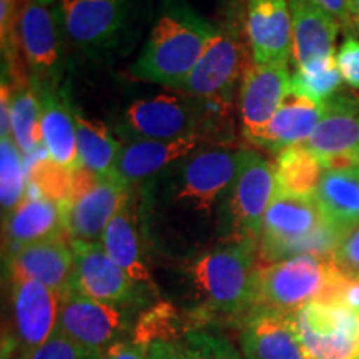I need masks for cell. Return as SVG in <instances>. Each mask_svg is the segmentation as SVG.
<instances>
[{
  "label": "cell",
  "mask_w": 359,
  "mask_h": 359,
  "mask_svg": "<svg viewBox=\"0 0 359 359\" xmlns=\"http://www.w3.org/2000/svg\"><path fill=\"white\" fill-rule=\"evenodd\" d=\"M259 246L255 240H224L198 251L183 266L193 327L240 321L257 303Z\"/></svg>",
  "instance_id": "obj_1"
},
{
  "label": "cell",
  "mask_w": 359,
  "mask_h": 359,
  "mask_svg": "<svg viewBox=\"0 0 359 359\" xmlns=\"http://www.w3.org/2000/svg\"><path fill=\"white\" fill-rule=\"evenodd\" d=\"M218 34L187 0H163L132 77L178 90Z\"/></svg>",
  "instance_id": "obj_2"
},
{
  "label": "cell",
  "mask_w": 359,
  "mask_h": 359,
  "mask_svg": "<svg viewBox=\"0 0 359 359\" xmlns=\"http://www.w3.org/2000/svg\"><path fill=\"white\" fill-rule=\"evenodd\" d=\"M245 154L241 148H205L183 160L170 191L168 208L180 213L172 238L200 241L212 226L215 212H218L219 226V208L238 177Z\"/></svg>",
  "instance_id": "obj_3"
},
{
  "label": "cell",
  "mask_w": 359,
  "mask_h": 359,
  "mask_svg": "<svg viewBox=\"0 0 359 359\" xmlns=\"http://www.w3.org/2000/svg\"><path fill=\"white\" fill-rule=\"evenodd\" d=\"M231 103L201 100L183 92H167L135 100L120 116L116 132L127 142L175 140L201 133L212 137L222 130Z\"/></svg>",
  "instance_id": "obj_4"
},
{
  "label": "cell",
  "mask_w": 359,
  "mask_h": 359,
  "mask_svg": "<svg viewBox=\"0 0 359 359\" xmlns=\"http://www.w3.org/2000/svg\"><path fill=\"white\" fill-rule=\"evenodd\" d=\"M339 233L323 217L314 196L276 190L259 233V263H276L298 255L331 257Z\"/></svg>",
  "instance_id": "obj_5"
},
{
  "label": "cell",
  "mask_w": 359,
  "mask_h": 359,
  "mask_svg": "<svg viewBox=\"0 0 359 359\" xmlns=\"http://www.w3.org/2000/svg\"><path fill=\"white\" fill-rule=\"evenodd\" d=\"M344 280L331 257L298 255L259 264L255 308L293 313L318 299L334 302Z\"/></svg>",
  "instance_id": "obj_6"
},
{
  "label": "cell",
  "mask_w": 359,
  "mask_h": 359,
  "mask_svg": "<svg viewBox=\"0 0 359 359\" xmlns=\"http://www.w3.org/2000/svg\"><path fill=\"white\" fill-rule=\"evenodd\" d=\"M275 163L246 150L240 172L219 208V241H259L264 213L276 195Z\"/></svg>",
  "instance_id": "obj_7"
},
{
  "label": "cell",
  "mask_w": 359,
  "mask_h": 359,
  "mask_svg": "<svg viewBox=\"0 0 359 359\" xmlns=\"http://www.w3.org/2000/svg\"><path fill=\"white\" fill-rule=\"evenodd\" d=\"M53 11L62 34L88 55H102L127 35L137 0H57Z\"/></svg>",
  "instance_id": "obj_8"
},
{
  "label": "cell",
  "mask_w": 359,
  "mask_h": 359,
  "mask_svg": "<svg viewBox=\"0 0 359 359\" xmlns=\"http://www.w3.org/2000/svg\"><path fill=\"white\" fill-rule=\"evenodd\" d=\"M143 309L97 302L69 290L60 296L58 330L75 343L103 353L116 341L132 338Z\"/></svg>",
  "instance_id": "obj_9"
},
{
  "label": "cell",
  "mask_w": 359,
  "mask_h": 359,
  "mask_svg": "<svg viewBox=\"0 0 359 359\" xmlns=\"http://www.w3.org/2000/svg\"><path fill=\"white\" fill-rule=\"evenodd\" d=\"M306 359H358L359 313L336 302H311L293 311Z\"/></svg>",
  "instance_id": "obj_10"
},
{
  "label": "cell",
  "mask_w": 359,
  "mask_h": 359,
  "mask_svg": "<svg viewBox=\"0 0 359 359\" xmlns=\"http://www.w3.org/2000/svg\"><path fill=\"white\" fill-rule=\"evenodd\" d=\"M75 255L74 276L70 290L97 299L122 306L148 308L154 304V293L135 283L122 268L109 257L102 243L72 240Z\"/></svg>",
  "instance_id": "obj_11"
},
{
  "label": "cell",
  "mask_w": 359,
  "mask_h": 359,
  "mask_svg": "<svg viewBox=\"0 0 359 359\" xmlns=\"http://www.w3.org/2000/svg\"><path fill=\"white\" fill-rule=\"evenodd\" d=\"M245 42L233 29H218V34L178 92L210 102L231 103L236 85L248 70Z\"/></svg>",
  "instance_id": "obj_12"
},
{
  "label": "cell",
  "mask_w": 359,
  "mask_h": 359,
  "mask_svg": "<svg viewBox=\"0 0 359 359\" xmlns=\"http://www.w3.org/2000/svg\"><path fill=\"white\" fill-rule=\"evenodd\" d=\"M22 58L37 90L60 87L62 29L55 11L37 0H27L17 20Z\"/></svg>",
  "instance_id": "obj_13"
},
{
  "label": "cell",
  "mask_w": 359,
  "mask_h": 359,
  "mask_svg": "<svg viewBox=\"0 0 359 359\" xmlns=\"http://www.w3.org/2000/svg\"><path fill=\"white\" fill-rule=\"evenodd\" d=\"M11 333L22 348L32 353L58 331L60 294L43 283L22 275H11Z\"/></svg>",
  "instance_id": "obj_14"
},
{
  "label": "cell",
  "mask_w": 359,
  "mask_h": 359,
  "mask_svg": "<svg viewBox=\"0 0 359 359\" xmlns=\"http://www.w3.org/2000/svg\"><path fill=\"white\" fill-rule=\"evenodd\" d=\"M326 168L359 165V97L334 95L304 143Z\"/></svg>",
  "instance_id": "obj_15"
},
{
  "label": "cell",
  "mask_w": 359,
  "mask_h": 359,
  "mask_svg": "<svg viewBox=\"0 0 359 359\" xmlns=\"http://www.w3.org/2000/svg\"><path fill=\"white\" fill-rule=\"evenodd\" d=\"M288 64H251L240 92V111L245 138L257 143L264 128L290 93Z\"/></svg>",
  "instance_id": "obj_16"
},
{
  "label": "cell",
  "mask_w": 359,
  "mask_h": 359,
  "mask_svg": "<svg viewBox=\"0 0 359 359\" xmlns=\"http://www.w3.org/2000/svg\"><path fill=\"white\" fill-rule=\"evenodd\" d=\"M132 196V187L116 175L98 178L95 185L72 198L64 206L65 230L72 240L102 243L103 233Z\"/></svg>",
  "instance_id": "obj_17"
},
{
  "label": "cell",
  "mask_w": 359,
  "mask_h": 359,
  "mask_svg": "<svg viewBox=\"0 0 359 359\" xmlns=\"http://www.w3.org/2000/svg\"><path fill=\"white\" fill-rule=\"evenodd\" d=\"M236 325L245 359H306L293 313L253 308Z\"/></svg>",
  "instance_id": "obj_18"
},
{
  "label": "cell",
  "mask_w": 359,
  "mask_h": 359,
  "mask_svg": "<svg viewBox=\"0 0 359 359\" xmlns=\"http://www.w3.org/2000/svg\"><path fill=\"white\" fill-rule=\"evenodd\" d=\"M246 39L255 64H288L293 55L290 0H246Z\"/></svg>",
  "instance_id": "obj_19"
},
{
  "label": "cell",
  "mask_w": 359,
  "mask_h": 359,
  "mask_svg": "<svg viewBox=\"0 0 359 359\" xmlns=\"http://www.w3.org/2000/svg\"><path fill=\"white\" fill-rule=\"evenodd\" d=\"M208 140L206 135L193 133L175 140L128 142L116 160L115 175L130 187L148 182L170 165L188 158Z\"/></svg>",
  "instance_id": "obj_20"
},
{
  "label": "cell",
  "mask_w": 359,
  "mask_h": 359,
  "mask_svg": "<svg viewBox=\"0 0 359 359\" xmlns=\"http://www.w3.org/2000/svg\"><path fill=\"white\" fill-rule=\"evenodd\" d=\"M74 264L75 255L69 235L27 245L8 257L11 275L32 278L60 296L70 290Z\"/></svg>",
  "instance_id": "obj_21"
},
{
  "label": "cell",
  "mask_w": 359,
  "mask_h": 359,
  "mask_svg": "<svg viewBox=\"0 0 359 359\" xmlns=\"http://www.w3.org/2000/svg\"><path fill=\"white\" fill-rule=\"evenodd\" d=\"M102 245L109 257L123 269L135 283L143 288L158 294V288L151 275L150 266L143 246L140 231V217L132 196L125 201L122 208L116 212L103 233Z\"/></svg>",
  "instance_id": "obj_22"
},
{
  "label": "cell",
  "mask_w": 359,
  "mask_h": 359,
  "mask_svg": "<svg viewBox=\"0 0 359 359\" xmlns=\"http://www.w3.org/2000/svg\"><path fill=\"white\" fill-rule=\"evenodd\" d=\"M326 103H316L291 92L255 145L280 154L285 148L304 145L325 115Z\"/></svg>",
  "instance_id": "obj_23"
},
{
  "label": "cell",
  "mask_w": 359,
  "mask_h": 359,
  "mask_svg": "<svg viewBox=\"0 0 359 359\" xmlns=\"http://www.w3.org/2000/svg\"><path fill=\"white\" fill-rule=\"evenodd\" d=\"M4 233L8 257L27 245L69 235L65 230L64 208L57 201L43 196H25V200L4 218Z\"/></svg>",
  "instance_id": "obj_24"
},
{
  "label": "cell",
  "mask_w": 359,
  "mask_h": 359,
  "mask_svg": "<svg viewBox=\"0 0 359 359\" xmlns=\"http://www.w3.org/2000/svg\"><path fill=\"white\" fill-rule=\"evenodd\" d=\"M290 8L296 67L336 55V37L341 29L338 22L314 0H290Z\"/></svg>",
  "instance_id": "obj_25"
},
{
  "label": "cell",
  "mask_w": 359,
  "mask_h": 359,
  "mask_svg": "<svg viewBox=\"0 0 359 359\" xmlns=\"http://www.w3.org/2000/svg\"><path fill=\"white\" fill-rule=\"evenodd\" d=\"M42 105V135L47 155L62 165L79 168L77 115L60 87L37 90Z\"/></svg>",
  "instance_id": "obj_26"
},
{
  "label": "cell",
  "mask_w": 359,
  "mask_h": 359,
  "mask_svg": "<svg viewBox=\"0 0 359 359\" xmlns=\"http://www.w3.org/2000/svg\"><path fill=\"white\" fill-rule=\"evenodd\" d=\"M314 198L326 222L343 238L359 224V165L326 168Z\"/></svg>",
  "instance_id": "obj_27"
},
{
  "label": "cell",
  "mask_w": 359,
  "mask_h": 359,
  "mask_svg": "<svg viewBox=\"0 0 359 359\" xmlns=\"http://www.w3.org/2000/svg\"><path fill=\"white\" fill-rule=\"evenodd\" d=\"M8 83L12 87V138L22 154L32 155L43 142L40 95L30 77Z\"/></svg>",
  "instance_id": "obj_28"
},
{
  "label": "cell",
  "mask_w": 359,
  "mask_h": 359,
  "mask_svg": "<svg viewBox=\"0 0 359 359\" xmlns=\"http://www.w3.org/2000/svg\"><path fill=\"white\" fill-rule=\"evenodd\" d=\"M79 167L97 177H114L115 165L122 151V143L98 120H88L77 115Z\"/></svg>",
  "instance_id": "obj_29"
},
{
  "label": "cell",
  "mask_w": 359,
  "mask_h": 359,
  "mask_svg": "<svg viewBox=\"0 0 359 359\" xmlns=\"http://www.w3.org/2000/svg\"><path fill=\"white\" fill-rule=\"evenodd\" d=\"M323 172L325 167L306 145L285 148L276 155L275 175L280 191L314 196Z\"/></svg>",
  "instance_id": "obj_30"
},
{
  "label": "cell",
  "mask_w": 359,
  "mask_h": 359,
  "mask_svg": "<svg viewBox=\"0 0 359 359\" xmlns=\"http://www.w3.org/2000/svg\"><path fill=\"white\" fill-rule=\"evenodd\" d=\"M341 83L343 77L336 64V55H333L296 67L290 90L316 103H326L336 95Z\"/></svg>",
  "instance_id": "obj_31"
},
{
  "label": "cell",
  "mask_w": 359,
  "mask_h": 359,
  "mask_svg": "<svg viewBox=\"0 0 359 359\" xmlns=\"http://www.w3.org/2000/svg\"><path fill=\"white\" fill-rule=\"evenodd\" d=\"M27 196H43L64 206L74 195V170L53 161L50 156H37L29 168Z\"/></svg>",
  "instance_id": "obj_32"
},
{
  "label": "cell",
  "mask_w": 359,
  "mask_h": 359,
  "mask_svg": "<svg viewBox=\"0 0 359 359\" xmlns=\"http://www.w3.org/2000/svg\"><path fill=\"white\" fill-rule=\"evenodd\" d=\"M22 151L12 137L0 142V203L2 217L7 218L27 196Z\"/></svg>",
  "instance_id": "obj_33"
},
{
  "label": "cell",
  "mask_w": 359,
  "mask_h": 359,
  "mask_svg": "<svg viewBox=\"0 0 359 359\" xmlns=\"http://www.w3.org/2000/svg\"><path fill=\"white\" fill-rule=\"evenodd\" d=\"M182 359H245L226 336L210 326L188 330L178 341Z\"/></svg>",
  "instance_id": "obj_34"
},
{
  "label": "cell",
  "mask_w": 359,
  "mask_h": 359,
  "mask_svg": "<svg viewBox=\"0 0 359 359\" xmlns=\"http://www.w3.org/2000/svg\"><path fill=\"white\" fill-rule=\"evenodd\" d=\"M30 359H103V354L75 343L58 330L47 343L30 353Z\"/></svg>",
  "instance_id": "obj_35"
},
{
  "label": "cell",
  "mask_w": 359,
  "mask_h": 359,
  "mask_svg": "<svg viewBox=\"0 0 359 359\" xmlns=\"http://www.w3.org/2000/svg\"><path fill=\"white\" fill-rule=\"evenodd\" d=\"M331 259L349 280H359V224L339 240Z\"/></svg>",
  "instance_id": "obj_36"
},
{
  "label": "cell",
  "mask_w": 359,
  "mask_h": 359,
  "mask_svg": "<svg viewBox=\"0 0 359 359\" xmlns=\"http://www.w3.org/2000/svg\"><path fill=\"white\" fill-rule=\"evenodd\" d=\"M336 64L344 82L349 87L359 88V39L356 34L344 35L336 52Z\"/></svg>",
  "instance_id": "obj_37"
},
{
  "label": "cell",
  "mask_w": 359,
  "mask_h": 359,
  "mask_svg": "<svg viewBox=\"0 0 359 359\" xmlns=\"http://www.w3.org/2000/svg\"><path fill=\"white\" fill-rule=\"evenodd\" d=\"M314 2L325 8V11L338 22L341 29L344 30V35H358L353 15V0H314Z\"/></svg>",
  "instance_id": "obj_38"
},
{
  "label": "cell",
  "mask_w": 359,
  "mask_h": 359,
  "mask_svg": "<svg viewBox=\"0 0 359 359\" xmlns=\"http://www.w3.org/2000/svg\"><path fill=\"white\" fill-rule=\"evenodd\" d=\"M102 354L103 359H148V348L128 338L116 341Z\"/></svg>",
  "instance_id": "obj_39"
},
{
  "label": "cell",
  "mask_w": 359,
  "mask_h": 359,
  "mask_svg": "<svg viewBox=\"0 0 359 359\" xmlns=\"http://www.w3.org/2000/svg\"><path fill=\"white\" fill-rule=\"evenodd\" d=\"M12 87L6 77H2V90H0V137H12Z\"/></svg>",
  "instance_id": "obj_40"
},
{
  "label": "cell",
  "mask_w": 359,
  "mask_h": 359,
  "mask_svg": "<svg viewBox=\"0 0 359 359\" xmlns=\"http://www.w3.org/2000/svg\"><path fill=\"white\" fill-rule=\"evenodd\" d=\"M334 302L341 303L354 313H359V280H349V278H346L343 285H341Z\"/></svg>",
  "instance_id": "obj_41"
},
{
  "label": "cell",
  "mask_w": 359,
  "mask_h": 359,
  "mask_svg": "<svg viewBox=\"0 0 359 359\" xmlns=\"http://www.w3.org/2000/svg\"><path fill=\"white\" fill-rule=\"evenodd\" d=\"M148 359H182L178 341H156L150 344Z\"/></svg>",
  "instance_id": "obj_42"
},
{
  "label": "cell",
  "mask_w": 359,
  "mask_h": 359,
  "mask_svg": "<svg viewBox=\"0 0 359 359\" xmlns=\"http://www.w3.org/2000/svg\"><path fill=\"white\" fill-rule=\"evenodd\" d=\"M2 359H30V353L20 346V343L11 331L2 336Z\"/></svg>",
  "instance_id": "obj_43"
},
{
  "label": "cell",
  "mask_w": 359,
  "mask_h": 359,
  "mask_svg": "<svg viewBox=\"0 0 359 359\" xmlns=\"http://www.w3.org/2000/svg\"><path fill=\"white\" fill-rule=\"evenodd\" d=\"M353 15H354V25H356V32L359 35V0H353Z\"/></svg>",
  "instance_id": "obj_44"
},
{
  "label": "cell",
  "mask_w": 359,
  "mask_h": 359,
  "mask_svg": "<svg viewBox=\"0 0 359 359\" xmlns=\"http://www.w3.org/2000/svg\"><path fill=\"white\" fill-rule=\"evenodd\" d=\"M37 2L43 4V6H53V4H55L57 0H37Z\"/></svg>",
  "instance_id": "obj_45"
},
{
  "label": "cell",
  "mask_w": 359,
  "mask_h": 359,
  "mask_svg": "<svg viewBox=\"0 0 359 359\" xmlns=\"http://www.w3.org/2000/svg\"><path fill=\"white\" fill-rule=\"evenodd\" d=\"M17 2H19V4H24V2H25V0H17Z\"/></svg>",
  "instance_id": "obj_46"
},
{
  "label": "cell",
  "mask_w": 359,
  "mask_h": 359,
  "mask_svg": "<svg viewBox=\"0 0 359 359\" xmlns=\"http://www.w3.org/2000/svg\"><path fill=\"white\" fill-rule=\"evenodd\" d=\"M358 359H359V358H358Z\"/></svg>",
  "instance_id": "obj_47"
}]
</instances>
